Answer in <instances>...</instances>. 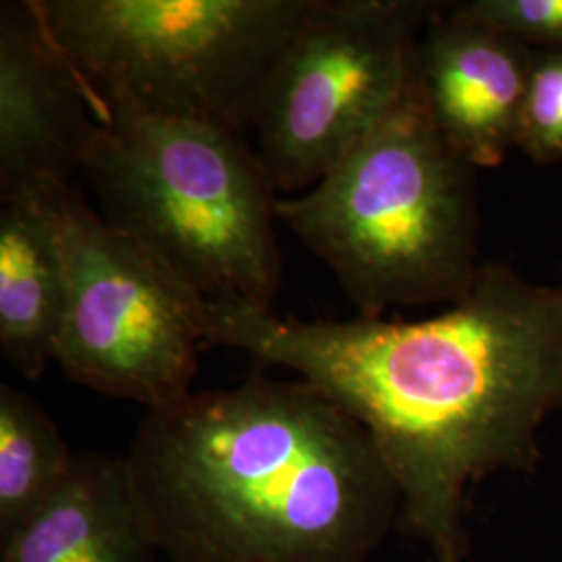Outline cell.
Segmentation results:
<instances>
[{
    "label": "cell",
    "instance_id": "6da1fadb",
    "mask_svg": "<svg viewBox=\"0 0 562 562\" xmlns=\"http://www.w3.org/2000/svg\"><path fill=\"white\" fill-rule=\"evenodd\" d=\"M209 346L283 367L340 404L378 446L402 525L431 562H464L471 487L533 471L543 423L562 408V280L531 283L483 262L467 296L423 322H302L211 304Z\"/></svg>",
    "mask_w": 562,
    "mask_h": 562
},
{
    "label": "cell",
    "instance_id": "7a4b0ae2",
    "mask_svg": "<svg viewBox=\"0 0 562 562\" xmlns=\"http://www.w3.org/2000/svg\"><path fill=\"white\" fill-rule=\"evenodd\" d=\"M125 461L169 562H367L401 517L369 431L299 378L146 411Z\"/></svg>",
    "mask_w": 562,
    "mask_h": 562
},
{
    "label": "cell",
    "instance_id": "3957f363",
    "mask_svg": "<svg viewBox=\"0 0 562 562\" xmlns=\"http://www.w3.org/2000/svg\"><path fill=\"white\" fill-rule=\"evenodd\" d=\"M276 215L329 267L362 319L450 306L483 265L475 167L436 130L413 83L325 178L278 196Z\"/></svg>",
    "mask_w": 562,
    "mask_h": 562
},
{
    "label": "cell",
    "instance_id": "277c9868",
    "mask_svg": "<svg viewBox=\"0 0 562 562\" xmlns=\"http://www.w3.org/2000/svg\"><path fill=\"white\" fill-rule=\"evenodd\" d=\"M83 173L101 215L211 304L273 308L278 190L241 134L109 109Z\"/></svg>",
    "mask_w": 562,
    "mask_h": 562
},
{
    "label": "cell",
    "instance_id": "5b68a950",
    "mask_svg": "<svg viewBox=\"0 0 562 562\" xmlns=\"http://www.w3.org/2000/svg\"><path fill=\"white\" fill-rule=\"evenodd\" d=\"M104 109L241 134L311 0H32Z\"/></svg>",
    "mask_w": 562,
    "mask_h": 562
},
{
    "label": "cell",
    "instance_id": "8992f818",
    "mask_svg": "<svg viewBox=\"0 0 562 562\" xmlns=\"http://www.w3.org/2000/svg\"><path fill=\"white\" fill-rule=\"evenodd\" d=\"M30 192L48 215L65 265L67 304L55 357L65 375L146 411L186 398L199 352L209 346L211 304L71 183L46 181Z\"/></svg>",
    "mask_w": 562,
    "mask_h": 562
},
{
    "label": "cell",
    "instance_id": "52a82bcc",
    "mask_svg": "<svg viewBox=\"0 0 562 562\" xmlns=\"http://www.w3.org/2000/svg\"><path fill=\"white\" fill-rule=\"evenodd\" d=\"M440 7L311 0L252 120L280 196L313 188L396 109L413 83L419 36Z\"/></svg>",
    "mask_w": 562,
    "mask_h": 562
},
{
    "label": "cell",
    "instance_id": "ba28073f",
    "mask_svg": "<svg viewBox=\"0 0 562 562\" xmlns=\"http://www.w3.org/2000/svg\"><path fill=\"white\" fill-rule=\"evenodd\" d=\"M109 117L32 0L0 9V201L83 171Z\"/></svg>",
    "mask_w": 562,
    "mask_h": 562
},
{
    "label": "cell",
    "instance_id": "9c48e42d",
    "mask_svg": "<svg viewBox=\"0 0 562 562\" xmlns=\"http://www.w3.org/2000/svg\"><path fill=\"white\" fill-rule=\"evenodd\" d=\"M533 50L442 2L425 25L413 86L446 142L475 169L517 148Z\"/></svg>",
    "mask_w": 562,
    "mask_h": 562
},
{
    "label": "cell",
    "instance_id": "30bf717a",
    "mask_svg": "<svg viewBox=\"0 0 562 562\" xmlns=\"http://www.w3.org/2000/svg\"><path fill=\"white\" fill-rule=\"evenodd\" d=\"M0 562H157L125 457L81 454L57 494L0 538Z\"/></svg>",
    "mask_w": 562,
    "mask_h": 562
},
{
    "label": "cell",
    "instance_id": "8fae6325",
    "mask_svg": "<svg viewBox=\"0 0 562 562\" xmlns=\"http://www.w3.org/2000/svg\"><path fill=\"white\" fill-rule=\"evenodd\" d=\"M65 304L59 241L38 196L0 201V348L30 382L57 357Z\"/></svg>",
    "mask_w": 562,
    "mask_h": 562
},
{
    "label": "cell",
    "instance_id": "7c38bea8",
    "mask_svg": "<svg viewBox=\"0 0 562 562\" xmlns=\"http://www.w3.org/2000/svg\"><path fill=\"white\" fill-rule=\"evenodd\" d=\"M76 454L38 402L0 385V538L48 503L69 477Z\"/></svg>",
    "mask_w": 562,
    "mask_h": 562
},
{
    "label": "cell",
    "instance_id": "4fadbf2b",
    "mask_svg": "<svg viewBox=\"0 0 562 562\" xmlns=\"http://www.w3.org/2000/svg\"><path fill=\"white\" fill-rule=\"evenodd\" d=\"M517 148L531 161H562V53L531 55Z\"/></svg>",
    "mask_w": 562,
    "mask_h": 562
},
{
    "label": "cell",
    "instance_id": "5bb4252c",
    "mask_svg": "<svg viewBox=\"0 0 562 562\" xmlns=\"http://www.w3.org/2000/svg\"><path fill=\"white\" fill-rule=\"evenodd\" d=\"M462 15L540 53H562V0H471Z\"/></svg>",
    "mask_w": 562,
    "mask_h": 562
}]
</instances>
